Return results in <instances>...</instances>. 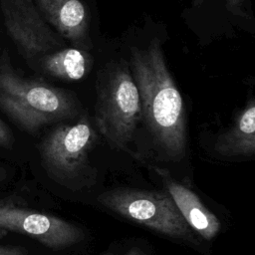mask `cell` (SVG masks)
<instances>
[{
    "mask_svg": "<svg viewBox=\"0 0 255 255\" xmlns=\"http://www.w3.org/2000/svg\"><path fill=\"white\" fill-rule=\"evenodd\" d=\"M132 78L138 89L147 128L155 143L170 158L186 149V122L182 97L166 66L160 43L131 49Z\"/></svg>",
    "mask_w": 255,
    "mask_h": 255,
    "instance_id": "obj_1",
    "label": "cell"
},
{
    "mask_svg": "<svg viewBox=\"0 0 255 255\" xmlns=\"http://www.w3.org/2000/svg\"><path fill=\"white\" fill-rule=\"evenodd\" d=\"M0 110L19 128L35 133L43 127L72 119L80 104L69 91L22 77L7 50L0 54Z\"/></svg>",
    "mask_w": 255,
    "mask_h": 255,
    "instance_id": "obj_2",
    "label": "cell"
},
{
    "mask_svg": "<svg viewBox=\"0 0 255 255\" xmlns=\"http://www.w3.org/2000/svg\"><path fill=\"white\" fill-rule=\"evenodd\" d=\"M96 122L112 146L127 149L141 116L140 97L131 73L121 63L106 67L97 87Z\"/></svg>",
    "mask_w": 255,
    "mask_h": 255,
    "instance_id": "obj_3",
    "label": "cell"
},
{
    "mask_svg": "<svg viewBox=\"0 0 255 255\" xmlns=\"http://www.w3.org/2000/svg\"><path fill=\"white\" fill-rule=\"evenodd\" d=\"M98 201L108 209L156 232L196 243L193 230L167 192L117 188L102 193Z\"/></svg>",
    "mask_w": 255,
    "mask_h": 255,
    "instance_id": "obj_4",
    "label": "cell"
},
{
    "mask_svg": "<svg viewBox=\"0 0 255 255\" xmlns=\"http://www.w3.org/2000/svg\"><path fill=\"white\" fill-rule=\"evenodd\" d=\"M0 10L9 38L32 68L44 56L65 47L34 0H0Z\"/></svg>",
    "mask_w": 255,
    "mask_h": 255,
    "instance_id": "obj_5",
    "label": "cell"
},
{
    "mask_svg": "<svg viewBox=\"0 0 255 255\" xmlns=\"http://www.w3.org/2000/svg\"><path fill=\"white\" fill-rule=\"evenodd\" d=\"M94 140L95 130L86 118L73 125H59L40 144L43 164L54 173L75 175L86 166Z\"/></svg>",
    "mask_w": 255,
    "mask_h": 255,
    "instance_id": "obj_6",
    "label": "cell"
},
{
    "mask_svg": "<svg viewBox=\"0 0 255 255\" xmlns=\"http://www.w3.org/2000/svg\"><path fill=\"white\" fill-rule=\"evenodd\" d=\"M0 229L31 236L52 249L73 246L85 237L84 232L69 221L9 204H0Z\"/></svg>",
    "mask_w": 255,
    "mask_h": 255,
    "instance_id": "obj_7",
    "label": "cell"
},
{
    "mask_svg": "<svg viewBox=\"0 0 255 255\" xmlns=\"http://www.w3.org/2000/svg\"><path fill=\"white\" fill-rule=\"evenodd\" d=\"M46 22L75 48L88 51L93 47L90 18L81 0H34Z\"/></svg>",
    "mask_w": 255,
    "mask_h": 255,
    "instance_id": "obj_8",
    "label": "cell"
},
{
    "mask_svg": "<svg viewBox=\"0 0 255 255\" xmlns=\"http://www.w3.org/2000/svg\"><path fill=\"white\" fill-rule=\"evenodd\" d=\"M155 171L160 175L166 192L189 227L205 240L216 237L221 229V223L217 216L202 203L191 189L174 180L168 170L156 167Z\"/></svg>",
    "mask_w": 255,
    "mask_h": 255,
    "instance_id": "obj_9",
    "label": "cell"
},
{
    "mask_svg": "<svg viewBox=\"0 0 255 255\" xmlns=\"http://www.w3.org/2000/svg\"><path fill=\"white\" fill-rule=\"evenodd\" d=\"M215 150L224 156H252L255 153V101L251 98L232 126L220 133Z\"/></svg>",
    "mask_w": 255,
    "mask_h": 255,
    "instance_id": "obj_10",
    "label": "cell"
},
{
    "mask_svg": "<svg viewBox=\"0 0 255 255\" xmlns=\"http://www.w3.org/2000/svg\"><path fill=\"white\" fill-rule=\"evenodd\" d=\"M89 64L90 56L87 51L75 47H64L44 56L36 69L54 78L78 81L86 75Z\"/></svg>",
    "mask_w": 255,
    "mask_h": 255,
    "instance_id": "obj_11",
    "label": "cell"
},
{
    "mask_svg": "<svg viewBox=\"0 0 255 255\" xmlns=\"http://www.w3.org/2000/svg\"><path fill=\"white\" fill-rule=\"evenodd\" d=\"M226 8L233 14L248 19L250 13L247 9L248 0H223Z\"/></svg>",
    "mask_w": 255,
    "mask_h": 255,
    "instance_id": "obj_12",
    "label": "cell"
},
{
    "mask_svg": "<svg viewBox=\"0 0 255 255\" xmlns=\"http://www.w3.org/2000/svg\"><path fill=\"white\" fill-rule=\"evenodd\" d=\"M15 142L14 134L9 127L0 120V146L5 148H12Z\"/></svg>",
    "mask_w": 255,
    "mask_h": 255,
    "instance_id": "obj_13",
    "label": "cell"
},
{
    "mask_svg": "<svg viewBox=\"0 0 255 255\" xmlns=\"http://www.w3.org/2000/svg\"><path fill=\"white\" fill-rule=\"evenodd\" d=\"M0 255H27V250L17 245H0Z\"/></svg>",
    "mask_w": 255,
    "mask_h": 255,
    "instance_id": "obj_14",
    "label": "cell"
},
{
    "mask_svg": "<svg viewBox=\"0 0 255 255\" xmlns=\"http://www.w3.org/2000/svg\"><path fill=\"white\" fill-rule=\"evenodd\" d=\"M124 255H146L145 252L138 246H132Z\"/></svg>",
    "mask_w": 255,
    "mask_h": 255,
    "instance_id": "obj_15",
    "label": "cell"
},
{
    "mask_svg": "<svg viewBox=\"0 0 255 255\" xmlns=\"http://www.w3.org/2000/svg\"><path fill=\"white\" fill-rule=\"evenodd\" d=\"M7 177V171L4 167L0 166V182H2Z\"/></svg>",
    "mask_w": 255,
    "mask_h": 255,
    "instance_id": "obj_16",
    "label": "cell"
},
{
    "mask_svg": "<svg viewBox=\"0 0 255 255\" xmlns=\"http://www.w3.org/2000/svg\"><path fill=\"white\" fill-rule=\"evenodd\" d=\"M6 234H7V231H5V230H3V229H0V238L3 237V236H5Z\"/></svg>",
    "mask_w": 255,
    "mask_h": 255,
    "instance_id": "obj_17",
    "label": "cell"
},
{
    "mask_svg": "<svg viewBox=\"0 0 255 255\" xmlns=\"http://www.w3.org/2000/svg\"><path fill=\"white\" fill-rule=\"evenodd\" d=\"M107 255H114L113 253H109V254H107Z\"/></svg>",
    "mask_w": 255,
    "mask_h": 255,
    "instance_id": "obj_18",
    "label": "cell"
}]
</instances>
